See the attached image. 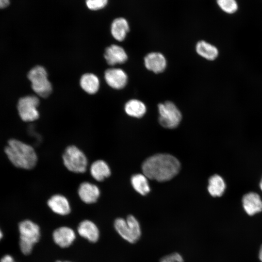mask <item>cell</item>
Returning a JSON list of instances; mask_svg holds the SVG:
<instances>
[{"mask_svg": "<svg viewBox=\"0 0 262 262\" xmlns=\"http://www.w3.org/2000/svg\"><path fill=\"white\" fill-rule=\"evenodd\" d=\"M130 31V26L127 19L120 17L115 18L111 26V33L113 37L117 41H123Z\"/></svg>", "mask_w": 262, "mask_h": 262, "instance_id": "18", "label": "cell"}, {"mask_svg": "<svg viewBox=\"0 0 262 262\" xmlns=\"http://www.w3.org/2000/svg\"><path fill=\"white\" fill-rule=\"evenodd\" d=\"M28 78L33 91L39 97L45 98L52 91V86L48 79L46 69L42 66H36L28 72Z\"/></svg>", "mask_w": 262, "mask_h": 262, "instance_id": "5", "label": "cell"}, {"mask_svg": "<svg viewBox=\"0 0 262 262\" xmlns=\"http://www.w3.org/2000/svg\"><path fill=\"white\" fill-rule=\"evenodd\" d=\"M39 99L33 95H28L21 98L18 101L17 111L20 118L25 122H33L39 117L37 109Z\"/></svg>", "mask_w": 262, "mask_h": 262, "instance_id": "8", "label": "cell"}, {"mask_svg": "<svg viewBox=\"0 0 262 262\" xmlns=\"http://www.w3.org/2000/svg\"><path fill=\"white\" fill-rule=\"evenodd\" d=\"M258 256L260 261L262 262V245L260 248Z\"/></svg>", "mask_w": 262, "mask_h": 262, "instance_id": "29", "label": "cell"}, {"mask_svg": "<svg viewBox=\"0 0 262 262\" xmlns=\"http://www.w3.org/2000/svg\"><path fill=\"white\" fill-rule=\"evenodd\" d=\"M104 79L110 87L116 90L125 87L128 82L126 73L118 68H110L105 70Z\"/></svg>", "mask_w": 262, "mask_h": 262, "instance_id": "9", "label": "cell"}, {"mask_svg": "<svg viewBox=\"0 0 262 262\" xmlns=\"http://www.w3.org/2000/svg\"><path fill=\"white\" fill-rule=\"evenodd\" d=\"M180 164L174 156L157 154L147 158L142 166L143 174L150 180L160 182L169 180L179 172Z\"/></svg>", "mask_w": 262, "mask_h": 262, "instance_id": "1", "label": "cell"}, {"mask_svg": "<svg viewBox=\"0 0 262 262\" xmlns=\"http://www.w3.org/2000/svg\"><path fill=\"white\" fill-rule=\"evenodd\" d=\"M159 122L161 125L167 129L176 128L180 123L181 114L176 105L170 101L161 103L158 106Z\"/></svg>", "mask_w": 262, "mask_h": 262, "instance_id": "7", "label": "cell"}, {"mask_svg": "<svg viewBox=\"0 0 262 262\" xmlns=\"http://www.w3.org/2000/svg\"><path fill=\"white\" fill-rule=\"evenodd\" d=\"M49 209L54 213L60 215H66L71 212V207L67 198L61 194L52 196L47 201Z\"/></svg>", "mask_w": 262, "mask_h": 262, "instance_id": "13", "label": "cell"}, {"mask_svg": "<svg viewBox=\"0 0 262 262\" xmlns=\"http://www.w3.org/2000/svg\"><path fill=\"white\" fill-rule=\"evenodd\" d=\"M244 210L249 215L252 216L262 211V200L260 196L255 192H249L243 196Z\"/></svg>", "mask_w": 262, "mask_h": 262, "instance_id": "16", "label": "cell"}, {"mask_svg": "<svg viewBox=\"0 0 262 262\" xmlns=\"http://www.w3.org/2000/svg\"><path fill=\"white\" fill-rule=\"evenodd\" d=\"M63 164L69 171L75 173H83L87 169V158L77 147L70 145L66 147L62 156Z\"/></svg>", "mask_w": 262, "mask_h": 262, "instance_id": "6", "label": "cell"}, {"mask_svg": "<svg viewBox=\"0 0 262 262\" xmlns=\"http://www.w3.org/2000/svg\"><path fill=\"white\" fill-rule=\"evenodd\" d=\"M53 242L59 247L66 248L70 246L75 241L76 235L75 231L66 226L60 227L52 233Z\"/></svg>", "mask_w": 262, "mask_h": 262, "instance_id": "10", "label": "cell"}, {"mask_svg": "<svg viewBox=\"0 0 262 262\" xmlns=\"http://www.w3.org/2000/svg\"><path fill=\"white\" fill-rule=\"evenodd\" d=\"M78 234L91 243L97 242L99 238V230L93 221L85 219L81 221L78 227Z\"/></svg>", "mask_w": 262, "mask_h": 262, "instance_id": "14", "label": "cell"}, {"mask_svg": "<svg viewBox=\"0 0 262 262\" xmlns=\"http://www.w3.org/2000/svg\"><path fill=\"white\" fill-rule=\"evenodd\" d=\"M78 194L82 202L86 204H92L98 200L100 195V191L96 184L84 181L80 184Z\"/></svg>", "mask_w": 262, "mask_h": 262, "instance_id": "11", "label": "cell"}, {"mask_svg": "<svg viewBox=\"0 0 262 262\" xmlns=\"http://www.w3.org/2000/svg\"><path fill=\"white\" fill-rule=\"evenodd\" d=\"M182 255L178 252H174L162 257L160 262H183Z\"/></svg>", "mask_w": 262, "mask_h": 262, "instance_id": "26", "label": "cell"}, {"mask_svg": "<svg viewBox=\"0 0 262 262\" xmlns=\"http://www.w3.org/2000/svg\"><path fill=\"white\" fill-rule=\"evenodd\" d=\"M10 4V0H0V9L7 7Z\"/></svg>", "mask_w": 262, "mask_h": 262, "instance_id": "28", "label": "cell"}, {"mask_svg": "<svg viewBox=\"0 0 262 262\" xmlns=\"http://www.w3.org/2000/svg\"><path fill=\"white\" fill-rule=\"evenodd\" d=\"M80 84L86 93L93 95L96 94L99 88V80L94 74L86 73L80 78Z\"/></svg>", "mask_w": 262, "mask_h": 262, "instance_id": "19", "label": "cell"}, {"mask_svg": "<svg viewBox=\"0 0 262 262\" xmlns=\"http://www.w3.org/2000/svg\"><path fill=\"white\" fill-rule=\"evenodd\" d=\"M196 50L199 55L209 61L215 60L219 55V50L215 46L204 40L197 43Z\"/></svg>", "mask_w": 262, "mask_h": 262, "instance_id": "20", "label": "cell"}, {"mask_svg": "<svg viewBox=\"0 0 262 262\" xmlns=\"http://www.w3.org/2000/svg\"><path fill=\"white\" fill-rule=\"evenodd\" d=\"M90 173L92 178L98 181H102L109 177L111 171L108 164L103 160L94 161L90 166Z\"/></svg>", "mask_w": 262, "mask_h": 262, "instance_id": "17", "label": "cell"}, {"mask_svg": "<svg viewBox=\"0 0 262 262\" xmlns=\"http://www.w3.org/2000/svg\"><path fill=\"white\" fill-rule=\"evenodd\" d=\"M145 67L155 73L163 72L166 66V60L163 54L157 52L148 53L144 58Z\"/></svg>", "mask_w": 262, "mask_h": 262, "instance_id": "15", "label": "cell"}, {"mask_svg": "<svg viewBox=\"0 0 262 262\" xmlns=\"http://www.w3.org/2000/svg\"><path fill=\"white\" fill-rule=\"evenodd\" d=\"M124 110L126 113L131 117L141 118L146 114L147 108L142 101L132 99L125 103Z\"/></svg>", "mask_w": 262, "mask_h": 262, "instance_id": "21", "label": "cell"}, {"mask_svg": "<svg viewBox=\"0 0 262 262\" xmlns=\"http://www.w3.org/2000/svg\"><path fill=\"white\" fill-rule=\"evenodd\" d=\"M208 190L210 194L214 197L221 196L226 189V183L219 175L215 174L209 179Z\"/></svg>", "mask_w": 262, "mask_h": 262, "instance_id": "22", "label": "cell"}, {"mask_svg": "<svg viewBox=\"0 0 262 262\" xmlns=\"http://www.w3.org/2000/svg\"><path fill=\"white\" fill-rule=\"evenodd\" d=\"M0 262H15L13 258L9 255H5L0 260Z\"/></svg>", "mask_w": 262, "mask_h": 262, "instance_id": "27", "label": "cell"}, {"mask_svg": "<svg viewBox=\"0 0 262 262\" xmlns=\"http://www.w3.org/2000/svg\"><path fill=\"white\" fill-rule=\"evenodd\" d=\"M108 0H86L85 3L88 9L91 10H98L105 7Z\"/></svg>", "mask_w": 262, "mask_h": 262, "instance_id": "25", "label": "cell"}, {"mask_svg": "<svg viewBox=\"0 0 262 262\" xmlns=\"http://www.w3.org/2000/svg\"><path fill=\"white\" fill-rule=\"evenodd\" d=\"M216 2L220 9L227 13L232 14L238 9L235 0H216Z\"/></svg>", "mask_w": 262, "mask_h": 262, "instance_id": "24", "label": "cell"}, {"mask_svg": "<svg viewBox=\"0 0 262 262\" xmlns=\"http://www.w3.org/2000/svg\"><path fill=\"white\" fill-rule=\"evenodd\" d=\"M104 57L107 63L112 66L122 64L128 59V55L124 49L115 44L111 45L105 49Z\"/></svg>", "mask_w": 262, "mask_h": 262, "instance_id": "12", "label": "cell"}, {"mask_svg": "<svg viewBox=\"0 0 262 262\" xmlns=\"http://www.w3.org/2000/svg\"><path fill=\"white\" fill-rule=\"evenodd\" d=\"M260 187L261 189V190L262 191V180L260 183Z\"/></svg>", "mask_w": 262, "mask_h": 262, "instance_id": "30", "label": "cell"}, {"mask_svg": "<svg viewBox=\"0 0 262 262\" xmlns=\"http://www.w3.org/2000/svg\"><path fill=\"white\" fill-rule=\"evenodd\" d=\"M19 247L24 255L30 254L33 246L40 238L41 232L39 226L30 220H25L19 223Z\"/></svg>", "mask_w": 262, "mask_h": 262, "instance_id": "3", "label": "cell"}, {"mask_svg": "<svg viewBox=\"0 0 262 262\" xmlns=\"http://www.w3.org/2000/svg\"><path fill=\"white\" fill-rule=\"evenodd\" d=\"M147 179L144 174H136L131 178V181L133 188L141 195H146L150 191Z\"/></svg>", "mask_w": 262, "mask_h": 262, "instance_id": "23", "label": "cell"}, {"mask_svg": "<svg viewBox=\"0 0 262 262\" xmlns=\"http://www.w3.org/2000/svg\"><path fill=\"white\" fill-rule=\"evenodd\" d=\"M114 225L117 233L130 243H135L141 238L142 231L140 223L132 215H129L126 219L117 218Z\"/></svg>", "mask_w": 262, "mask_h": 262, "instance_id": "4", "label": "cell"}, {"mask_svg": "<svg viewBox=\"0 0 262 262\" xmlns=\"http://www.w3.org/2000/svg\"><path fill=\"white\" fill-rule=\"evenodd\" d=\"M2 237V232H1V231L0 230V240L1 239Z\"/></svg>", "mask_w": 262, "mask_h": 262, "instance_id": "31", "label": "cell"}, {"mask_svg": "<svg viewBox=\"0 0 262 262\" xmlns=\"http://www.w3.org/2000/svg\"><path fill=\"white\" fill-rule=\"evenodd\" d=\"M12 164L16 167L32 169L37 162L36 153L31 146L16 139H11L4 149Z\"/></svg>", "mask_w": 262, "mask_h": 262, "instance_id": "2", "label": "cell"}, {"mask_svg": "<svg viewBox=\"0 0 262 262\" xmlns=\"http://www.w3.org/2000/svg\"><path fill=\"white\" fill-rule=\"evenodd\" d=\"M56 262H71L69 261H57Z\"/></svg>", "mask_w": 262, "mask_h": 262, "instance_id": "32", "label": "cell"}]
</instances>
